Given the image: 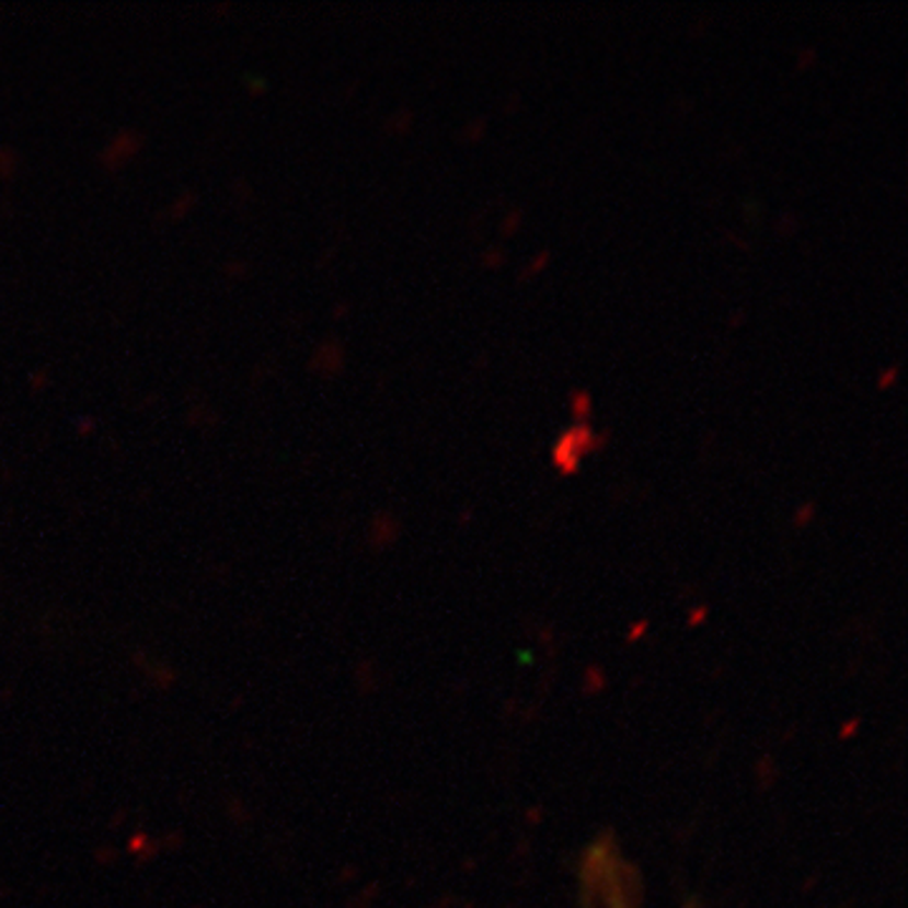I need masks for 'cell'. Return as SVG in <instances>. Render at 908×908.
Here are the masks:
<instances>
[{
	"instance_id": "6da1fadb",
	"label": "cell",
	"mask_w": 908,
	"mask_h": 908,
	"mask_svg": "<svg viewBox=\"0 0 908 908\" xmlns=\"http://www.w3.org/2000/svg\"><path fill=\"white\" fill-rule=\"evenodd\" d=\"M590 441H594V439H590V432L588 429L578 427V429L568 432V435H565L561 441H558V447H555V462L561 464L563 470H573L583 460V455L588 452Z\"/></svg>"
},
{
	"instance_id": "7a4b0ae2",
	"label": "cell",
	"mask_w": 908,
	"mask_h": 908,
	"mask_svg": "<svg viewBox=\"0 0 908 908\" xmlns=\"http://www.w3.org/2000/svg\"><path fill=\"white\" fill-rule=\"evenodd\" d=\"M613 898H611V908H623V898H621V890H613Z\"/></svg>"
}]
</instances>
